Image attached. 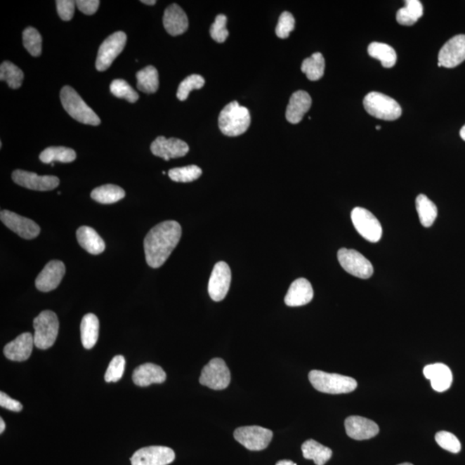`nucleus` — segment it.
Listing matches in <instances>:
<instances>
[{
    "mask_svg": "<svg viewBox=\"0 0 465 465\" xmlns=\"http://www.w3.org/2000/svg\"><path fill=\"white\" fill-rule=\"evenodd\" d=\"M460 136H461V138H462L465 142V125L464 126V127L462 129H461Z\"/></svg>",
    "mask_w": 465,
    "mask_h": 465,
    "instance_id": "obj_51",
    "label": "nucleus"
},
{
    "mask_svg": "<svg viewBox=\"0 0 465 465\" xmlns=\"http://www.w3.org/2000/svg\"><path fill=\"white\" fill-rule=\"evenodd\" d=\"M169 177L175 182L189 183L197 181L202 175L200 167L195 165L177 167L169 171Z\"/></svg>",
    "mask_w": 465,
    "mask_h": 465,
    "instance_id": "obj_38",
    "label": "nucleus"
},
{
    "mask_svg": "<svg viewBox=\"0 0 465 465\" xmlns=\"http://www.w3.org/2000/svg\"><path fill=\"white\" fill-rule=\"evenodd\" d=\"M426 379L431 381L434 391L444 392L452 384V373L447 365L441 363L428 365L423 369Z\"/></svg>",
    "mask_w": 465,
    "mask_h": 465,
    "instance_id": "obj_24",
    "label": "nucleus"
},
{
    "mask_svg": "<svg viewBox=\"0 0 465 465\" xmlns=\"http://www.w3.org/2000/svg\"><path fill=\"white\" fill-rule=\"evenodd\" d=\"M143 4H145V5L148 6H155L156 4L155 0H143L142 1Z\"/></svg>",
    "mask_w": 465,
    "mask_h": 465,
    "instance_id": "obj_50",
    "label": "nucleus"
},
{
    "mask_svg": "<svg viewBox=\"0 0 465 465\" xmlns=\"http://www.w3.org/2000/svg\"><path fill=\"white\" fill-rule=\"evenodd\" d=\"M33 346H35L34 335L24 333L8 343L4 348V353L10 360L25 361L32 355Z\"/></svg>",
    "mask_w": 465,
    "mask_h": 465,
    "instance_id": "obj_20",
    "label": "nucleus"
},
{
    "mask_svg": "<svg viewBox=\"0 0 465 465\" xmlns=\"http://www.w3.org/2000/svg\"><path fill=\"white\" fill-rule=\"evenodd\" d=\"M314 291L310 281L305 278H299L289 287L284 303L289 307L303 306L313 299Z\"/></svg>",
    "mask_w": 465,
    "mask_h": 465,
    "instance_id": "obj_22",
    "label": "nucleus"
},
{
    "mask_svg": "<svg viewBox=\"0 0 465 465\" xmlns=\"http://www.w3.org/2000/svg\"><path fill=\"white\" fill-rule=\"evenodd\" d=\"M376 131H380V129H381L380 126H376Z\"/></svg>",
    "mask_w": 465,
    "mask_h": 465,
    "instance_id": "obj_53",
    "label": "nucleus"
},
{
    "mask_svg": "<svg viewBox=\"0 0 465 465\" xmlns=\"http://www.w3.org/2000/svg\"><path fill=\"white\" fill-rule=\"evenodd\" d=\"M65 273H66V266H65L63 261H52L48 262L37 277V289L43 292L54 291L55 289L59 287Z\"/></svg>",
    "mask_w": 465,
    "mask_h": 465,
    "instance_id": "obj_18",
    "label": "nucleus"
},
{
    "mask_svg": "<svg viewBox=\"0 0 465 465\" xmlns=\"http://www.w3.org/2000/svg\"><path fill=\"white\" fill-rule=\"evenodd\" d=\"M13 179L17 185L30 190L48 192L58 188L60 179L52 175L40 176L32 171L16 170L13 173Z\"/></svg>",
    "mask_w": 465,
    "mask_h": 465,
    "instance_id": "obj_13",
    "label": "nucleus"
},
{
    "mask_svg": "<svg viewBox=\"0 0 465 465\" xmlns=\"http://www.w3.org/2000/svg\"><path fill=\"white\" fill-rule=\"evenodd\" d=\"M189 150L188 143L184 140L177 138L166 139L164 136L157 137L151 144L152 155L161 157L165 161L184 157Z\"/></svg>",
    "mask_w": 465,
    "mask_h": 465,
    "instance_id": "obj_16",
    "label": "nucleus"
},
{
    "mask_svg": "<svg viewBox=\"0 0 465 465\" xmlns=\"http://www.w3.org/2000/svg\"><path fill=\"white\" fill-rule=\"evenodd\" d=\"M422 4L418 0H407L405 7L396 13V20L402 25L411 26L422 17Z\"/></svg>",
    "mask_w": 465,
    "mask_h": 465,
    "instance_id": "obj_33",
    "label": "nucleus"
},
{
    "mask_svg": "<svg viewBox=\"0 0 465 465\" xmlns=\"http://www.w3.org/2000/svg\"><path fill=\"white\" fill-rule=\"evenodd\" d=\"M6 429V423L2 418H0V433H2Z\"/></svg>",
    "mask_w": 465,
    "mask_h": 465,
    "instance_id": "obj_49",
    "label": "nucleus"
},
{
    "mask_svg": "<svg viewBox=\"0 0 465 465\" xmlns=\"http://www.w3.org/2000/svg\"><path fill=\"white\" fill-rule=\"evenodd\" d=\"M308 379L316 391L326 394H348L355 391L358 386L357 381L353 377L317 369L310 372Z\"/></svg>",
    "mask_w": 465,
    "mask_h": 465,
    "instance_id": "obj_2",
    "label": "nucleus"
},
{
    "mask_svg": "<svg viewBox=\"0 0 465 465\" xmlns=\"http://www.w3.org/2000/svg\"><path fill=\"white\" fill-rule=\"evenodd\" d=\"M40 161L45 164L59 162L70 163L75 161L76 152L72 148L66 147H49L41 152Z\"/></svg>",
    "mask_w": 465,
    "mask_h": 465,
    "instance_id": "obj_34",
    "label": "nucleus"
},
{
    "mask_svg": "<svg viewBox=\"0 0 465 465\" xmlns=\"http://www.w3.org/2000/svg\"><path fill=\"white\" fill-rule=\"evenodd\" d=\"M435 440L441 448L447 450L450 452L459 453L461 451V443L459 438L454 434L447 432V431L437 433Z\"/></svg>",
    "mask_w": 465,
    "mask_h": 465,
    "instance_id": "obj_42",
    "label": "nucleus"
},
{
    "mask_svg": "<svg viewBox=\"0 0 465 465\" xmlns=\"http://www.w3.org/2000/svg\"><path fill=\"white\" fill-rule=\"evenodd\" d=\"M52 166H55V163H51Z\"/></svg>",
    "mask_w": 465,
    "mask_h": 465,
    "instance_id": "obj_54",
    "label": "nucleus"
},
{
    "mask_svg": "<svg viewBox=\"0 0 465 465\" xmlns=\"http://www.w3.org/2000/svg\"><path fill=\"white\" fill-rule=\"evenodd\" d=\"M163 25L171 36L182 35L188 29V18L181 6L173 4L167 7L164 13Z\"/></svg>",
    "mask_w": 465,
    "mask_h": 465,
    "instance_id": "obj_21",
    "label": "nucleus"
},
{
    "mask_svg": "<svg viewBox=\"0 0 465 465\" xmlns=\"http://www.w3.org/2000/svg\"><path fill=\"white\" fill-rule=\"evenodd\" d=\"M351 217L354 227L362 237L373 243L380 241L383 234L382 226L372 212L364 208L357 207L353 209Z\"/></svg>",
    "mask_w": 465,
    "mask_h": 465,
    "instance_id": "obj_9",
    "label": "nucleus"
},
{
    "mask_svg": "<svg viewBox=\"0 0 465 465\" xmlns=\"http://www.w3.org/2000/svg\"><path fill=\"white\" fill-rule=\"evenodd\" d=\"M173 450L166 447H148L136 451L131 457L132 465H169L173 462Z\"/></svg>",
    "mask_w": 465,
    "mask_h": 465,
    "instance_id": "obj_14",
    "label": "nucleus"
},
{
    "mask_svg": "<svg viewBox=\"0 0 465 465\" xmlns=\"http://www.w3.org/2000/svg\"><path fill=\"white\" fill-rule=\"evenodd\" d=\"M0 219L7 228L25 240L35 239L40 235L39 225L13 211H2L0 213Z\"/></svg>",
    "mask_w": 465,
    "mask_h": 465,
    "instance_id": "obj_15",
    "label": "nucleus"
},
{
    "mask_svg": "<svg viewBox=\"0 0 465 465\" xmlns=\"http://www.w3.org/2000/svg\"><path fill=\"white\" fill-rule=\"evenodd\" d=\"M34 342L38 349L47 350L54 346L59 333V321L55 312L45 310L33 322Z\"/></svg>",
    "mask_w": 465,
    "mask_h": 465,
    "instance_id": "obj_5",
    "label": "nucleus"
},
{
    "mask_svg": "<svg viewBox=\"0 0 465 465\" xmlns=\"http://www.w3.org/2000/svg\"><path fill=\"white\" fill-rule=\"evenodd\" d=\"M231 284V270L226 262L216 263L209 281V296L215 302H221L226 297Z\"/></svg>",
    "mask_w": 465,
    "mask_h": 465,
    "instance_id": "obj_12",
    "label": "nucleus"
},
{
    "mask_svg": "<svg viewBox=\"0 0 465 465\" xmlns=\"http://www.w3.org/2000/svg\"><path fill=\"white\" fill-rule=\"evenodd\" d=\"M137 89L145 93H155L159 89V74L155 67L148 66L136 74Z\"/></svg>",
    "mask_w": 465,
    "mask_h": 465,
    "instance_id": "obj_32",
    "label": "nucleus"
},
{
    "mask_svg": "<svg viewBox=\"0 0 465 465\" xmlns=\"http://www.w3.org/2000/svg\"><path fill=\"white\" fill-rule=\"evenodd\" d=\"M234 437L236 441L250 451H262L272 441L273 433L258 426H242L235 431Z\"/></svg>",
    "mask_w": 465,
    "mask_h": 465,
    "instance_id": "obj_8",
    "label": "nucleus"
},
{
    "mask_svg": "<svg viewBox=\"0 0 465 465\" xmlns=\"http://www.w3.org/2000/svg\"><path fill=\"white\" fill-rule=\"evenodd\" d=\"M227 17L225 15L220 14L216 18L214 24L211 28V36L213 40L217 43L223 44L227 40L228 37V30L226 28Z\"/></svg>",
    "mask_w": 465,
    "mask_h": 465,
    "instance_id": "obj_44",
    "label": "nucleus"
},
{
    "mask_svg": "<svg viewBox=\"0 0 465 465\" xmlns=\"http://www.w3.org/2000/svg\"><path fill=\"white\" fill-rule=\"evenodd\" d=\"M276 465H297L296 463L292 462L291 460H281L278 461Z\"/></svg>",
    "mask_w": 465,
    "mask_h": 465,
    "instance_id": "obj_48",
    "label": "nucleus"
},
{
    "mask_svg": "<svg viewBox=\"0 0 465 465\" xmlns=\"http://www.w3.org/2000/svg\"><path fill=\"white\" fill-rule=\"evenodd\" d=\"M295 29V18L293 17L292 13H288V11H284V13L280 15V18H278V22L276 27V35L284 39L287 38L293 32V30Z\"/></svg>",
    "mask_w": 465,
    "mask_h": 465,
    "instance_id": "obj_43",
    "label": "nucleus"
},
{
    "mask_svg": "<svg viewBox=\"0 0 465 465\" xmlns=\"http://www.w3.org/2000/svg\"><path fill=\"white\" fill-rule=\"evenodd\" d=\"M398 465H413V464H412L410 463H403V464H398Z\"/></svg>",
    "mask_w": 465,
    "mask_h": 465,
    "instance_id": "obj_52",
    "label": "nucleus"
},
{
    "mask_svg": "<svg viewBox=\"0 0 465 465\" xmlns=\"http://www.w3.org/2000/svg\"><path fill=\"white\" fill-rule=\"evenodd\" d=\"M76 2V6L84 14L93 15L96 13L100 2L98 0H78Z\"/></svg>",
    "mask_w": 465,
    "mask_h": 465,
    "instance_id": "obj_46",
    "label": "nucleus"
},
{
    "mask_svg": "<svg viewBox=\"0 0 465 465\" xmlns=\"http://www.w3.org/2000/svg\"><path fill=\"white\" fill-rule=\"evenodd\" d=\"M182 228L176 221H166L156 225L144 239V251L148 265L161 268L181 241Z\"/></svg>",
    "mask_w": 465,
    "mask_h": 465,
    "instance_id": "obj_1",
    "label": "nucleus"
},
{
    "mask_svg": "<svg viewBox=\"0 0 465 465\" xmlns=\"http://www.w3.org/2000/svg\"><path fill=\"white\" fill-rule=\"evenodd\" d=\"M60 101L64 110L79 123L93 126L101 124L100 118L71 86H64L60 91Z\"/></svg>",
    "mask_w": 465,
    "mask_h": 465,
    "instance_id": "obj_4",
    "label": "nucleus"
},
{
    "mask_svg": "<svg viewBox=\"0 0 465 465\" xmlns=\"http://www.w3.org/2000/svg\"><path fill=\"white\" fill-rule=\"evenodd\" d=\"M218 124L223 135L232 137L241 136L249 128V110L240 105L238 102L230 103L221 112Z\"/></svg>",
    "mask_w": 465,
    "mask_h": 465,
    "instance_id": "obj_3",
    "label": "nucleus"
},
{
    "mask_svg": "<svg viewBox=\"0 0 465 465\" xmlns=\"http://www.w3.org/2000/svg\"><path fill=\"white\" fill-rule=\"evenodd\" d=\"M110 91L117 98H124L129 103L138 100L139 95L124 79H115L110 86Z\"/></svg>",
    "mask_w": 465,
    "mask_h": 465,
    "instance_id": "obj_40",
    "label": "nucleus"
},
{
    "mask_svg": "<svg viewBox=\"0 0 465 465\" xmlns=\"http://www.w3.org/2000/svg\"><path fill=\"white\" fill-rule=\"evenodd\" d=\"M79 245L89 254L98 255L105 249V243L93 228L82 226L77 230Z\"/></svg>",
    "mask_w": 465,
    "mask_h": 465,
    "instance_id": "obj_26",
    "label": "nucleus"
},
{
    "mask_svg": "<svg viewBox=\"0 0 465 465\" xmlns=\"http://www.w3.org/2000/svg\"><path fill=\"white\" fill-rule=\"evenodd\" d=\"M166 379V372L157 365L147 363L140 365L133 373V381L140 387H148L152 384H162Z\"/></svg>",
    "mask_w": 465,
    "mask_h": 465,
    "instance_id": "obj_25",
    "label": "nucleus"
},
{
    "mask_svg": "<svg viewBox=\"0 0 465 465\" xmlns=\"http://www.w3.org/2000/svg\"><path fill=\"white\" fill-rule=\"evenodd\" d=\"M338 260L341 268L346 273L362 280H368L374 272L372 263L356 250L348 249L339 250Z\"/></svg>",
    "mask_w": 465,
    "mask_h": 465,
    "instance_id": "obj_10",
    "label": "nucleus"
},
{
    "mask_svg": "<svg viewBox=\"0 0 465 465\" xmlns=\"http://www.w3.org/2000/svg\"><path fill=\"white\" fill-rule=\"evenodd\" d=\"M415 205L419 215V219L425 228H429L435 222L438 216V209L426 195L420 194L415 200Z\"/></svg>",
    "mask_w": 465,
    "mask_h": 465,
    "instance_id": "obj_30",
    "label": "nucleus"
},
{
    "mask_svg": "<svg viewBox=\"0 0 465 465\" xmlns=\"http://www.w3.org/2000/svg\"><path fill=\"white\" fill-rule=\"evenodd\" d=\"M301 70L310 81H319L323 77L325 71V60L323 55L321 53H315L303 60Z\"/></svg>",
    "mask_w": 465,
    "mask_h": 465,
    "instance_id": "obj_35",
    "label": "nucleus"
},
{
    "mask_svg": "<svg viewBox=\"0 0 465 465\" xmlns=\"http://www.w3.org/2000/svg\"><path fill=\"white\" fill-rule=\"evenodd\" d=\"M464 60L465 35L453 37L438 53V63L444 67H456Z\"/></svg>",
    "mask_w": 465,
    "mask_h": 465,
    "instance_id": "obj_17",
    "label": "nucleus"
},
{
    "mask_svg": "<svg viewBox=\"0 0 465 465\" xmlns=\"http://www.w3.org/2000/svg\"><path fill=\"white\" fill-rule=\"evenodd\" d=\"M368 54L372 58L379 60L385 68L393 67L398 60L395 49L391 46L382 43L369 44Z\"/></svg>",
    "mask_w": 465,
    "mask_h": 465,
    "instance_id": "obj_31",
    "label": "nucleus"
},
{
    "mask_svg": "<svg viewBox=\"0 0 465 465\" xmlns=\"http://www.w3.org/2000/svg\"><path fill=\"white\" fill-rule=\"evenodd\" d=\"M99 321L96 315L87 314L84 316L81 325V342L84 348L90 350L98 341Z\"/></svg>",
    "mask_w": 465,
    "mask_h": 465,
    "instance_id": "obj_27",
    "label": "nucleus"
},
{
    "mask_svg": "<svg viewBox=\"0 0 465 465\" xmlns=\"http://www.w3.org/2000/svg\"><path fill=\"white\" fill-rule=\"evenodd\" d=\"M0 406L13 412H20L22 410V405L20 402L10 398L4 392L0 393Z\"/></svg>",
    "mask_w": 465,
    "mask_h": 465,
    "instance_id": "obj_47",
    "label": "nucleus"
},
{
    "mask_svg": "<svg viewBox=\"0 0 465 465\" xmlns=\"http://www.w3.org/2000/svg\"><path fill=\"white\" fill-rule=\"evenodd\" d=\"M125 358L117 355L110 361L107 371L105 372V379L107 383H116L122 379L125 369Z\"/></svg>",
    "mask_w": 465,
    "mask_h": 465,
    "instance_id": "obj_41",
    "label": "nucleus"
},
{
    "mask_svg": "<svg viewBox=\"0 0 465 465\" xmlns=\"http://www.w3.org/2000/svg\"><path fill=\"white\" fill-rule=\"evenodd\" d=\"M127 41V36L123 32H117L106 38L98 49L96 68L99 72L107 70L114 60L123 52Z\"/></svg>",
    "mask_w": 465,
    "mask_h": 465,
    "instance_id": "obj_11",
    "label": "nucleus"
},
{
    "mask_svg": "<svg viewBox=\"0 0 465 465\" xmlns=\"http://www.w3.org/2000/svg\"><path fill=\"white\" fill-rule=\"evenodd\" d=\"M205 81L201 75L192 74L185 78L181 83L177 91V98L181 101H185L189 97L190 91L201 89L204 86Z\"/></svg>",
    "mask_w": 465,
    "mask_h": 465,
    "instance_id": "obj_39",
    "label": "nucleus"
},
{
    "mask_svg": "<svg viewBox=\"0 0 465 465\" xmlns=\"http://www.w3.org/2000/svg\"><path fill=\"white\" fill-rule=\"evenodd\" d=\"M365 110L369 115L385 121H395L402 116V108L395 99L372 91L364 98Z\"/></svg>",
    "mask_w": 465,
    "mask_h": 465,
    "instance_id": "obj_6",
    "label": "nucleus"
},
{
    "mask_svg": "<svg viewBox=\"0 0 465 465\" xmlns=\"http://www.w3.org/2000/svg\"><path fill=\"white\" fill-rule=\"evenodd\" d=\"M312 105L310 94L304 91H297L292 94L287 109V119L292 124H299Z\"/></svg>",
    "mask_w": 465,
    "mask_h": 465,
    "instance_id": "obj_23",
    "label": "nucleus"
},
{
    "mask_svg": "<svg viewBox=\"0 0 465 465\" xmlns=\"http://www.w3.org/2000/svg\"><path fill=\"white\" fill-rule=\"evenodd\" d=\"M304 459L313 460L316 465H324L329 461L333 452L329 447H324L314 440L305 441L302 445Z\"/></svg>",
    "mask_w": 465,
    "mask_h": 465,
    "instance_id": "obj_28",
    "label": "nucleus"
},
{
    "mask_svg": "<svg viewBox=\"0 0 465 465\" xmlns=\"http://www.w3.org/2000/svg\"><path fill=\"white\" fill-rule=\"evenodd\" d=\"M346 434L355 440H365L374 438L379 433L376 422L361 417H350L345 421Z\"/></svg>",
    "mask_w": 465,
    "mask_h": 465,
    "instance_id": "obj_19",
    "label": "nucleus"
},
{
    "mask_svg": "<svg viewBox=\"0 0 465 465\" xmlns=\"http://www.w3.org/2000/svg\"><path fill=\"white\" fill-rule=\"evenodd\" d=\"M24 78V72L13 63L4 62L0 66V81H6L11 89H19Z\"/></svg>",
    "mask_w": 465,
    "mask_h": 465,
    "instance_id": "obj_36",
    "label": "nucleus"
},
{
    "mask_svg": "<svg viewBox=\"0 0 465 465\" xmlns=\"http://www.w3.org/2000/svg\"><path fill=\"white\" fill-rule=\"evenodd\" d=\"M231 381L230 369L220 358H213L202 369L199 383L211 390L223 391L228 387Z\"/></svg>",
    "mask_w": 465,
    "mask_h": 465,
    "instance_id": "obj_7",
    "label": "nucleus"
},
{
    "mask_svg": "<svg viewBox=\"0 0 465 465\" xmlns=\"http://www.w3.org/2000/svg\"><path fill=\"white\" fill-rule=\"evenodd\" d=\"M75 6L76 2L72 0H57V13L63 21H70L74 17Z\"/></svg>",
    "mask_w": 465,
    "mask_h": 465,
    "instance_id": "obj_45",
    "label": "nucleus"
},
{
    "mask_svg": "<svg viewBox=\"0 0 465 465\" xmlns=\"http://www.w3.org/2000/svg\"><path fill=\"white\" fill-rule=\"evenodd\" d=\"M94 201L103 204H110L123 199L125 192L123 188L115 185H105L94 189L91 193Z\"/></svg>",
    "mask_w": 465,
    "mask_h": 465,
    "instance_id": "obj_29",
    "label": "nucleus"
},
{
    "mask_svg": "<svg viewBox=\"0 0 465 465\" xmlns=\"http://www.w3.org/2000/svg\"><path fill=\"white\" fill-rule=\"evenodd\" d=\"M22 43L30 55L34 57L41 55L43 39L37 30L33 27L26 28L22 32Z\"/></svg>",
    "mask_w": 465,
    "mask_h": 465,
    "instance_id": "obj_37",
    "label": "nucleus"
}]
</instances>
